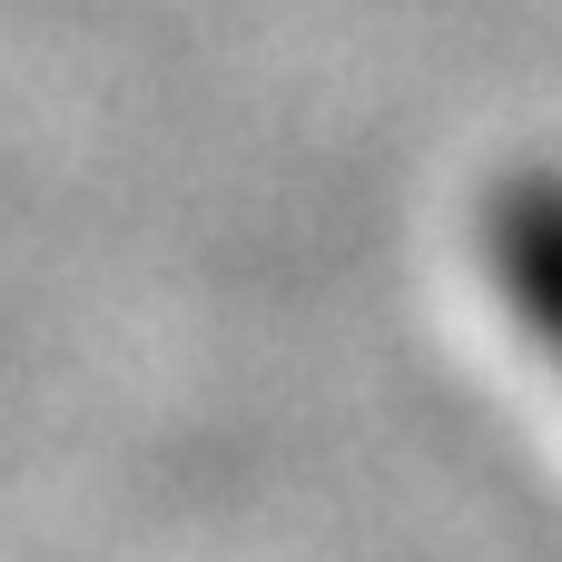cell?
Masks as SVG:
<instances>
[{"mask_svg": "<svg viewBox=\"0 0 562 562\" xmlns=\"http://www.w3.org/2000/svg\"><path fill=\"white\" fill-rule=\"evenodd\" d=\"M484 267L514 306V326L562 366V178L524 168L484 198Z\"/></svg>", "mask_w": 562, "mask_h": 562, "instance_id": "obj_1", "label": "cell"}]
</instances>
